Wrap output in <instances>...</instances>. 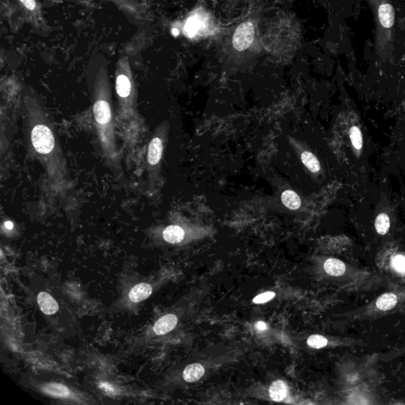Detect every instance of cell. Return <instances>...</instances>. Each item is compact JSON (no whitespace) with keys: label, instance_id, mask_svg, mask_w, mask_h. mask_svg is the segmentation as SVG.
<instances>
[{"label":"cell","instance_id":"obj_28","mask_svg":"<svg viewBox=\"0 0 405 405\" xmlns=\"http://www.w3.org/2000/svg\"><path fill=\"white\" fill-rule=\"evenodd\" d=\"M176 32H178V31H177V30H173V34H178V33H176Z\"/></svg>","mask_w":405,"mask_h":405},{"label":"cell","instance_id":"obj_20","mask_svg":"<svg viewBox=\"0 0 405 405\" xmlns=\"http://www.w3.org/2000/svg\"><path fill=\"white\" fill-rule=\"evenodd\" d=\"M308 345L313 348L320 349L328 344V340L324 336L320 335H312L307 340Z\"/></svg>","mask_w":405,"mask_h":405},{"label":"cell","instance_id":"obj_21","mask_svg":"<svg viewBox=\"0 0 405 405\" xmlns=\"http://www.w3.org/2000/svg\"><path fill=\"white\" fill-rule=\"evenodd\" d=\"M350 138H351V143L353 146L357 149L362 148V136L359 128H357L355 126L352 127L350 130Z\"/></svg>","mask_w":405,"mask_h":405},{"label":"cell","instance_id":"obj_10","mask_svg":"<svg viewBox=\"0 0 405 405\" xmlns=\"http://www.w3.org/2000/svg\"><path fill=\"white\" fill-rule=\"evenodd\" d=\"M288 392L287 384L281 380L274 381L269 388V394L274 401L280 402L285 399Z\"/></svg>","mask_w":405,"mask_h":405},{"label":"cell","instance_id":"obj_3","mask_svg":"<svg viewBox=\"0 0 405 405\" xmlns=\"http://www.w3.org/2000/svg\"><path fill=\"white\" fill-rule=\"evenodd\" d=\"M254 27L250 23H245L240 25L233 38V45L239 51H244L250 48L254 39Z\"/></svg>","mask_w":405,"mask_h":405},{"label":"cell","instance_id":"obj_24","mask_svg":"<svg viewBox=\"0 0 405 405\" xmlns=\"http://www.w3.org/2000/svg\"><path fill=\"white\" fill-rule=\"evenodd\" d=\"M99 387L104 392L109 394V395H116V394L117 393L116 388H115L113 385H112L110 383L106 382V381H101V382H100Z\"/></svg>","mask_w":405,"mask_h":405},{"label":"cell","instance_id":"obj_16","mask_svg":"<svg viewBox=\"0 0 405 405\" xmlns=\"http://www.w3.org/2000/svg\"><path fill=\"white\" fill-rule=\"evenodd\" d=\"M131 83L125 75H119L116 79V92L121 98H127L131 93Z\"/></svg>","mask_w":405,"mask_h":405},{"label":"cell","instance_id":"obj_11","mask_svg":"<svg viewBox=\"0 0 405 405\" xmlns=\"http://www.w3.org/2000/svg\"><path fill=\"white\" fill-rule=\"evenodd\" d=\"M184 238V231L178 226H169L163 231V239L171 244H176Z\"/></svg>","mask_w":405,"mask_h":405},{"label":"cell","instance_id":"obj_8","mask_svg":"<svg viewBox=\"0 0 405 405\" xmlns=\"http://www.w3.org/2000/svg\"><path fill=\"white\" fill-rule=\"evenodd\" d=\"M162 142L158 137L154 138L150 141L148 147V158L149 163L150 165H156L159 162L162 155Z\"/></svg>","mask_w":405,"mask_h":405},{"label":"cell","instance_id":"obj_19","mask_svg":"<svg viewBox=\"0 0 405 405\" xmlns=\"http://www.w3.org/2000/svg\"><path fill=\"white\" fill-rule=\"evenodd\" d=\"M202 23L199 17H191L188 19V22L186 23L185 33L189 38H192L195 36L198 30L202 27Z\"/></svg>","mask_w":405,"mask_h":405},{"label":"cell","instance_id":"obj_17","mask_svg":"<svg viewBox=\"0 0 405 405\" xmlns=\"http://www.w3.org/2000/svg\"><path fill=\"white\" fill-rule=\"evenodd\" d=\"M302 161L304 165L307 167L308 169L313 173H317L321 169L318 160L316 158V156L313 155L310 152L305 151L302 153Z\"/></svg>","mask_w":405,"mask_h":405},{"label":"cell","instance_id":"obj_13","mask_svg":"<svg viewBox=\"0 0 405 405\" xmlns=\"http://www.w3.org/2000/svg\"><path fill=\"white\" fill-rule=\"evenodd\" d=\"M324 268L328 275L332 276H342L346 271L344 263L335 258L327 260L324 265Z\"/></svg>","mask_w":405,"mask_h":405},{"label":"cell","instance_id":"obj_26","mask_svg":"<svg viewBox=\"0 0 405 405\" xmlns=\"http://www.w3.org/2000/svg\"><path fill=\"white\" fill-rule=\"evenodd\" d=\"M256 327H257V329L260 331H265L267 329V325L265 322H263V321H258V322L256 324Z\"/></svg>","mask_w":405,"mask_h":405},{"label":"cell","instance_id":"obj_1","mask_svg":"<svg viewBox=\"0 0 405 405\" xmlns=\"http://www.w3.org/2000/svg\"><path fill=\"white\" fill-rule=\"evenodd\" d=\"M373 5L376 6L378 22L377 45L381 50L385 46V42H392L395 12L393 7L389 4L388 0H376Z\"/></svg>","mask_w":405,"mask_h":405},{"label":"cell","instance_id":"obj_15","mask_svg":"<svg viewBox=\"0 0 405 405\" xmlns=\"http://www.w3.org/2000/svg\"><path fill=\"white\" fill-rule=\"evenodd\" d=\"M397 303V298L392 293H385L377 298L376 306L382 311L392 310Z\"/></svg>","mask_w":405,"mask_h":405},{"label":"cell","instance_id":"obj_6","mask_svg":"<svg viewBox=\"0 0 405 405\" xmlns=\"http://www.w3.org/2000/svg\"><path fill=\"white\" fill-rule=\"evenodd\" d=\"M38 302L41 310L46 315H53L58 311L59 306L57 301L49 293L45 291L40 293L38 296Z\"/></svg>","mask_w":405,"mask_h":405},{"label":"cell","instance_id":"obj_18","mask_svg":"<svg viewBox=\"0 0 405 405\" xmlns=\"http://www.w3.org/2000/svg\"><path fill=\"white\" fill-rule=\"evenodd\" d=\"M390 227V220L384 213H381L377 216L375 221V228L379 235H386Z\"/></svg>","mask_w":405,"mask_h":405},{"label":"cell","instance_id":"obj_25","mask_svg":"<svg viewBox=\"0 0 405 405\" xmlns=\"http://www.w3.org/2000/svg\"><path fill=\"white\" fill-rule=\"evenodd\" d=\"M26 8L30 11L35 9L36 8V0H19Z\"/></svg>","mask_w":405,"mask_h":405},{"label":"cell","instance_id":"obj_2","mask_svg":"<svg viewBox=\"0 0 405 405\" xmlns=\"http://www.w3.org/2000/svg\"><path fill=\"white\" fill-rule=\"evenodd\" d=\"M31 139L34 148L40 154H49L54 149V136L47 126L39 124L34 127L31 133Z\"/></svg>","mask_w":405,"mask_h":405},{"label":"cell","instance_id":"obj_7","mask_svg":"<svg viewBox=\"0 0 405 405\" xmlns=\"http://www.w3.org/2000/svg\"><path fill=\"white\" fill-rule=\"evenodd\" d=\"M152 294V287L146 283H139L131 290L129 298L131 302H140L148 298Z\"/></svg>","mask_w":405,"mask_h":405},{"label":"cell","instance_id":"obj_12","mask_svg":"<svg viewBox=\"0 0 405 405\" xmlns=\"http://www.w3.org/2000/svg\"><path fill=\"white\" fill-rule=\"evenodd\" d=\"M205 374V368L199 363L188 365L183 372V377L187 382L198 381Z\"/></svg>","mask_w":405,"mask_h":405},{"label":"cell","instance_id":"obj_5","mask_svg":"<svg viewBox=\"0 0 405 405\" xmlns=\"http://www.w3.org/2000/svg\"><path fill=\"white\" fill-rule=\"evenodd\" d=\"M178 319L173 314H166L161 317L154 325V332L161 336L171 332L176 327Z\"/></svg>","mask_w":405,"mask_h":405},{"label":"cell","instance_id":"obj_22","mask_svg":"<svg viewBox=\"0 0 405 405\" xmlns=\"http://www.w3.org/2000/svg\"><path fill=\"white\" fill-rule=\"evenodd\" d=\"M392 265L395 270L399 272H405V257L397 255L393 257Z\"/></svg>","mask_w":405,"mask_h":405},{"label":"cell","instance_id":"obj_9","mask_svg":"<svg viewBox=\"0 0 405 405\" xmlns=\"http://www.w3.org/2000/svg\"><path fill=\"white\" fill-rule=\"evenodd\" d=\"M42 390L54 397L67 398L71 395V391L60 383H49L44 385Z\"/></svg>","mask_w":405,"mask_h":405},{"label":"cell","instance_id":"obj_23","mask_svg":"<svg viewBox=\"0 0 405 405\" xmlns=\"http://www.w3.org/2000/svg\"><path fill=\"white\" fill-rule=\"evenodd\" d=\"M275 294L272 291H267V292L263 293L261 295H257V297L253 298V302L256 304L265 303L268 301L272 300V298H274Z\"/></svg>","mask_w":405,"mask_h":405},{"label":"cell","instance_id":"obj_27","mask_svg":"<svg viewBox=\"0 0 405 405\" xmlns=\"http://www.w3.org/2000/svg\"><path fill=\"white\" fill-rule=\"evenodd\" d=\"M5 227H6L7 229L12 230L14 227L13 223H12L11 221L6 222V223H5Z\"/></svg>","mask_w":405,"mask_h":405},{"label":"cell","instance_id":"obj_14","mask_svg":"<svg viewBox=\"0 0 405 405\" xmlns=\"http://www.w3.org/2000/svg\"><path fill=\"white\" fill-rule=\"evenodd\" d=\"M282 202L284 206L291 210H297L302 205V200L298 194L292 190L283 191L281 195Z\"/></svg>","mask_w":405,"mask_h":405},{"label":"cell","instance_id":"obj_4","mask_svg":"<svg viewBox=\"0 0 405 405\" xmlns=\"http://www.w3.org/2000/svg\"><path fill=\"white\" fill-rule=\"evenodd\" d=\"M95 120L101 125L109 124L111 120V109L109 104L104 100L96 101L94 105Z\"/></svg>","mask_w":405,"mask_h":405}]
</instances>
